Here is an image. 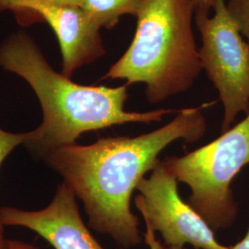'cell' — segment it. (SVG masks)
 <instances>
[{"mask_svg": "<svg viewBox=\"0 0 249 249\" xmlns=\"http://www.w3.org/2000/svg\"><path fill=\"white\" fill-rule=\"evenodd\" d=\"M229 249H249V226L245 237Z\"/></svg>", "mask_w": 249, "mask_h": 249, "instance_id": "16", "label": "cell"}, {"mask_svg": "<svg viewBox=\"0 0 249 249\" xmlns=\"http://www.w3.org/2000/svg\"><path fill=\"white\" fill-rule=\"evenodd\" d=\"M213 15L195 13L201 37L199 56L223 107L221 131L241 113L249 114V45L231 17L226 0H215Z\"/></svg>", "mask_w": 249, "mask_h": 249, "instance_id": "5", "label": "cell"}, {"mask_svg": "<svg viewBox=\"0 0 249 249\" xmlns=\"http://www.w3.org/2000/svg\"><path fill=\"white\" fill-rule=\"evenodd\" d=\"M150 178L137 187L135 205L142 214L147 229L160 232L166 247L195 249H229L216 240L213 230L185 202L178 192V179L160 160Z\"/></svg>", "mask_w": 249, "mask_h": 249, "instance_id": "6", "label": "cell"}, {"mask_svg": "<svg viewBox=\"0 0 249 249\" xmlns=\"http://www.w3.org/2000/svg\"><path fill=\"white\" fill-rule=\"evenodd\" d=\"M45 3H50L54 5H61V6H73V7H80L81 0H38Z\"/></svg>", "mask_w": 249, "mask_h": 249, "instance_id": "15", "label": "cell"}, {"mask_svg": "<svg viewBox=\"0 0 249 249\" xmlns=\"http://www.w3.org/2000/svg\"><path fill=\"white\" fill-rule=\"evenodd\" d=\"M195 6V13L210 14L213 9L215 0H193Z\"/></svg>", "mask_w": 249, "mask_h": 249, "instance_id": "13", "label": "cell"}, {"mask_svg": "<svg viewBox=\"0 0 249 249\" xmlns=\"http://www.w3.org/2000/svg\"><path fill=\"white\" fill-rule=\"evenodd\" d=\"M163 162L178 182L191 189L187 203L213 230L231 227L238 216L231 183L249 164V114L204 146Z\"/></svg>", "mask_w": 249, "mask_h": 249, "instance_id": "4", "label": "cell"}, {"mask_svg": "<svg viewBox=\"0 0 249 249\" xmlns=\"http://www.w3.org/2000/svg\"><path fill=\"white\" fill-rule=\"evenodd\" d=\"M0 9L34 12L52 27L62 53L61 73L68 78L106 53L100 36L101 27L80 7L38 0H0Z\"/></svg>", "mask_w": 249, "mask_h": 249, "instance_id": "7", "label": "cell"}, {"mask_svg": "<svg viewBox=\"0 0 249 249\" xmlns=\"http://www.w3.org/2000/svg\"><path fill=\"white\" fill-rule=\"evenodd\" d=\"M124 54L103 80L143 83L153 105L186 92L203 71L193 31V0H146Z\"/></svg>", "mask_w": 249, "mask_h": 249, "instance_id": "3", "label": "cell"}, {"mask_svg": "<svg viewBox=\"0 0 249 249\" xmlns=\"http://www.w3.org/2000/svg\"><path fill=\"white\" fill-rule=\"evenodd\" d=\"M145 242L148 244L149 248L151 249H186L185 248L180 247H163L159 241L155 239L154 232L149 229H147V232L145 234Z\"/></svg>", "mask_w": 249, "mask_h": 249, "instance_id": "12", "label": "cell"}, {"mask_svg": "<svg viewBox=\"0 0 249 249\" xmlns=\"http://www.w3.org/2000/svg\"><path fill=\"white\" fill-rule=\"evenodd\" d=\"M146 0H81L80 8L101 28L112 29L125 15L137 17Z\"/></svg>", "mask_w": 249, "mask_h": 249, "instance_id": "9", "label": "cell"}, {"mask_svg": "<svg viewBox=\"0 0 249 249\" xmlns=\"http://www.w3.org/2000/svg\"><path fill=\"white\" fill-rule=\"evenodd\" d=\"M0 66L23 78L43 109V122L28 132L24 145L44 159L50 152L76 143L85 132L126 123L160 122L178 112L160 108L149 112L124 110L128 86H86L54 71L34 41L24 34L0 46Z\"/></svg>", "mask_w": 249, "mask_h": 249, "instance_id": "2", "label": "cell"}, {"mask_svg": "<svg viewBox=\"0 0 249 249\" xmlns=\"http://www.w3.org/2000/svg\"><path fill=\"white\" fill-rule=\"evenodd\" d=\"M9 249H40L33 246L32 244L24 243L22 241L8 240Z\"/></svg>", "mask_w": 249, "mask_h": 249, "instance_id": "14", "label": "cell"}, {"mask_svg": "<svg viewBox=\"0 0 249 249\" xmlns=\"http://www.w3.org/2000/svg\"><path fill=\"white\" fill-rule=\"evenodd\" d=\"M214 103L181 109L168 124L149 133L102 138L86 146L73 143L50 152L44 160L82 201L92 230L110 235L124 249L135 248L142 238L140 220L130 209L134 190L170 144L178 140L194 143L203 138L207 120L202 111Z\"/></svg>", "mask_w": 249, "mask_h": 249, "instance_id": "1", "label": "cell"}, {"mask_svg": "<svg viewBox=\"0 0 249 249\" xmlns=\"http://www.w3.org/2000/svg\"><path fill=\"white\" fill-rule=\"evenodd\" d=\"M226 7L249 45V0H226Z\"/></svg>", "mask_w": 249, "mask_h": 249, "instance_id": "11", "label": "cell"}, {"mask_svg": "<svg viewBox=\"0 0 249 249\" xmlns=\"http://www.w3.org/2000/svg\"><path fill=\"white\" fill-rule=\"evenodd\" d=\"M0 221L3 225L36 231L54 249H105L86 227L77 197L65 183L57 187L51 203L45 209L29 212L3 207Z\"/></svg>", "mask_w": 249, "mask_h": 249, "instance_id": "8", "label": "cell"}, {"mask_svg": "<svg viewBox=\"0 0 249 249\" xmlns=\"http://www.w3.org/2000/svg\"><path fill=\"white\" fill-rule=\"evenodd\" d=\"M27 139L28 132L11 133L0 128V165L17 146L26 142ZM8 240L4 236V225L0 221V249H9Z\"/></svg>", "mask_w": 249, "mask_h": 249, "instance_id": "10", "label": "cell"}]
</instances>
